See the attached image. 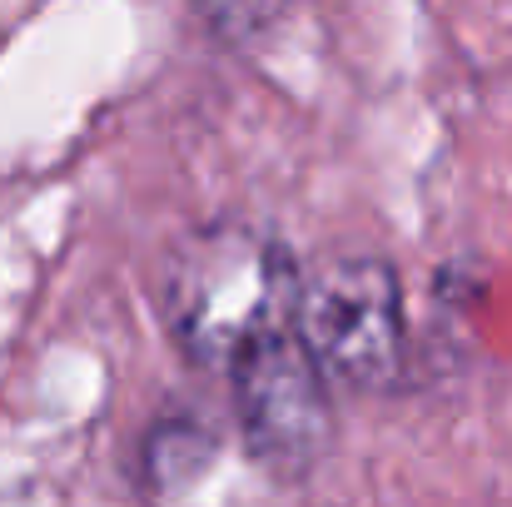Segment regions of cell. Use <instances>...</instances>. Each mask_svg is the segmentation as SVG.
Listing matches in <instances>:
<instances>
[{
    "mask_svg": "<svg viewBox=\"0 0 512 507\" xmlns=\"http://www.w3.org/2000/svg\"><path fill=\"white\" fill-rule=\"evenodd\" d=\"M294 329L304 348L353 388H388L403 373V289L383 259H329L299 284Z\"/></svg>",
    "mask_w": 512,
    "mask_h": 507,
    "instance_id": "cell-2",
    "label": "cell"
},
{
    "mask_svg": "<svg viewBox=\"0 0 512 507\" xmlns=\"http://www.w3.org/2000/svg\"><path fill=\"white\" fill-rule=\"evenodd\" d=\"M194 10L219 40L244 45V40L264 35L289 10V0H194Z\"/></svg>",
    "mask_w": 512,
    "mask_h": 507,
    "instance_id": "cell-4",
    "label": "cell"
},
{
    "mask_svg": "<svg viewBox=\"0 0 512 507\" xmlns=\"http://www.w3.org/2000/svg\"><path fill=\"white\" fill-rule=\"evenodd\" d=\"M299 284L304 274L274 234L249 224H209L165 254L160 314L194 363L229 373L244 348L294 329Z\"/></svg>",
    "mask_w": 512,
    "mask_h": 507,
    "instance_id": "cell-1",
    "label": "cell"
},
{
    "mask_svg": "<svg viewBox=\"0 0 512 507\" xmlns=\"http://www.w3.org/2000/svg\"><path fill=\"white\" fill-rule=\"evenodd\" d=\"M234 383V408H239V433L249 458L279 478L299 483L319 468L334 438V408L324 388L319 358L304 348L299 329L259 338L229 363Z\"/></svg>",
    "mask_w": 512,
    "mask_h": 507,
    "instance_id": "cell-3",
    "label": "cell"
}]
</instances>
